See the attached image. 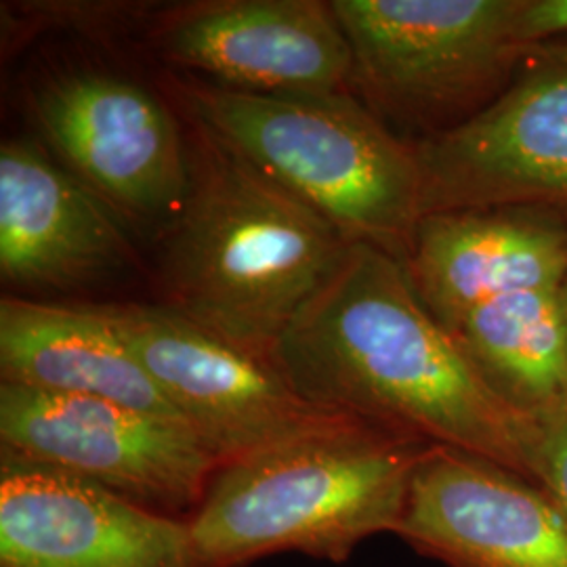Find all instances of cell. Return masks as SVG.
I'll return each mask as SVG.
<instances>
[{
	"label": "cell",
	"instance_id": "obj_1",
	"mask_svg": "<svg viewBox=\"0 0 567 567\" xmlns=\"http://www.w3.org/2000/svg\"><path fill=\"white\" fill-rule=\"evenodd\" d=\"M269 362L311 404L534 480L536 423L494 393L404 264L377 246H347Z\"/></svg>",
	"mask_w": 567,
	"mask_h": 567
},
{
	"label": "cell",
	"instance_id": "obj_2",
	"mask_svg": "<svg viewBox=\"0 0 567 567\" xmlns=\"http://www.w3.org/2000/svg\"><path fill=\"white\" fill-rule=\"evenodd\" d=\"M196 131L189 192L161 255L163 305L269 362L349 243L313 208Z\"/></svg>",
	"mask_w": 567,
	"mask_h": 567
},
{
	"label": "cell",
	"instance_id": "obj_3",
	"mask_svg": "<svg viewBox=\"0 0 567 567\" xmlns=\"http://www.w3.org/2000/svg\"><path fill=\"white\" fill-rule=\"evenodd\" d=\"M429 444L344 416L219 466L189 517L200 567L301 553L343 566L368 538L398 534Z\"/></svg>",
	"mask_w": 567,
	"mask_h": 567
},
{
	"label": "cell",
	"instance_id": "obj_4",
	"mask_svg": "<svg viewBox=\"0 0 567 567\" xmlns=\"http://www.w3.org/2000/svg\"><path fill=\"white\" fill-rule=\"evenodd\" d=\"M196 126L322 215L349 244L404 264L423 217L416 147L349 93L257 95L175 81Z\"/></svg>",
	"mask_w": 567,
	"mask_h": 567
},
{
	"label": "cell",
	"instance_id": "obj_5",
	"mask_svg": "<svg viewBox=\"0 0 567 567\" xmlns=\"http://www.w3.org/2000/svg\"><path fill=\"white\" fill-rule=\"evenodd\" d=\"M332 9L351 47V84L395 121H468L526 53L517 0H334Z\"/></svg>",
	"mask_w": 567,
	"mask_h": 567
},
{
	"label": "cell",
	"instance_id": "obj_6",
	"mask_svg": "<svg viewBox=\"0 0 567 567\" xmlns=\"http://www.w3.org/2000/svg\"><path fill=\"white\" fill-rule=\"evenodd\" d=\"M0 447L185 519L219 468L183 423L97 398L0 383Z\"/></svg>",
	"mask_w": 567,
	"mask_h": 567
},
{
	"label": "cell",
	"instance_id": "obj_7",
	"mask_svg": "<svg viewBox=\"0 0 567 567\" xmlns=\"http://www.w3.org/2000/svg\"><path fill=\"white\" fill-rule=\"evenodd\" d=\"M217 465L349 414L311 404L280 370L166 305H100Z\"/></svg>",
	"mask_w": 567,
	"mask_h": 567
},
{
	"label": "cell",
	"instance_id": "obj_8",
	"mask_svg": "<svg viewBox=\"0 0 567 567\" xmlns=\"http://www.w3.org/2000/svg\"><path fill=\"white\" fill-rule=\"evenodd\" d=\"M423 217L496 206H567V42L532 47L468 121L416 145Z\"/></svg>",
	"mask_w": 567,
	"mask_h": 567
},
{
	"label": "cell",
	"instance_id": "obj_9",
	"mask_svg": "<svg viewBox=\"0 0 567 567\" xmlns=\"http://www.w3.org/2000/svg\"><path fill=\"white\" fill-rule=\"evenodd\" d=\"M44 140L118 217L171 224L192 183L189 150L158 97L118 74L82 70L34 95Z\"/></svg>",
	"mask_w": 567,
	"mask_h": 567
},
{
	"label": "cell",
	"instance_id": "obj_10",
	"mask_svg": "<svg viewBox=\"0 0 567 567\" xmlns=\"http://www.w3.org/2000/svg\"><path fill=\"white\" fill-rule=\"evenodd\" d=\"M150 42L166 63L244 93L334 95L351 84V47L322 0L189 2L158 16Z\"/></svg>",
	"mask_w": 567,
	"mask_h": 567
},
{
	"label": "cell",
	"instance_id": "obj_11",
	"mask_svg": "<svg viewBox=\"0 0 567 567\" xmlns=\"http://www.w3.org/2000/svg\"><path fill=\"white\" fill-rule=\"evenodd\" d=\"M395 536L444 567H567L564 503L543 484L454 447H426Z\"/></svg>",
	"mask_w": 567,
	"mask_h": 567
},
{
	"label": "cell",
	"instance_id": "obj_12",
	"mask_svg": "<svg viewBox=\"0 0 567 567\" xmlns=\"http://www.w3.org/2000/svg\"><path fill=\"white\" fill-rule=\"evenodd\" d=\"M0 567H200L185 519L0 447Z\"/></svg>",
	"mask_w": 567,
	"mask_h": 567
},
{
	"label": "cell",
	"instance_id": "obj_13",
	"mask_svg": "<svg viewBox=\"0 0 567 567\" xmlns=\"http://www.w3.org/2000/svg\"><path fill=\"white\" fill-rule=\"evenodd\" d=\"M404 269L431 316L454 334L480 305L567 282V224L534 206L421 217Z\"/></svg>",
	"mask_w": 567,
	"mask_h": 567
},
{
	"label": "cell",
	"instance_id": "obj_14",
	"mask_svg": "<svg viewBox=\"0 0 567 567\" xmlns=\"http://www.w3.org/2000/svg\"><path fill=\"white\" fill-rule=\"evenodd\" d=\"M118 215L39 145L0 147V274L18 288H79L135 264Z\"/></svg>",
	"mask_w": 567,
	"mask_h": 567
},
{
	"label": "cell",
	"instance_id": "obj_15",
	"mask_svg": "<svg viewBox=\"0 0 567 567\" xmlns=\"http://www.w3.org/2000/svg\"><path fill=\"white\" fill-rule=\"evenodd\" d=\"M0 383L97 398L185 425L100 305L2 297Z\"/></svg>",
	"mask_w": 567,
	"mask_h": 567
},
{
	"label": "cell",
	"instance_id": "obj_16",
	"mask_svg": "<svg viewBox=\"0 0 567 567\" xmlns=\"http://www.w3.org/2000/svg\"><path fill=\"white\" fill-rule=\"evenodd\" d=\"M494 393L532 423L567 410L564 288L505 295L475 307L454 330Z\"/></svg>",
	"mask_w": 567,
	"mask_h": 567
},
{
	"label": "cell",
	"instance_id": "obj_17",
	"mask_svg": "<svg viewBox=\"0 0 567 567\" xmlns=\"http://www.w3.org/2000/svg\"><path fill=\"white\" fill-rule=\"evenodd\" d=\"M532 473L567 508V410L536 423Z\"/></svg>",
	"mask_w": 567,
	"mask_h": 567
},
{
	"label": "cell",
	"instance_id": "obj_18",
	"mask_svg": "<svg viewBox=\"0 0 567 567\" xmlns=\"http://www.w3.org/2000/svg\"><path fill=\"white\" fill-rule=\"evenodd\" d=\"M515 39L524 51L567 42V0H517Z\"/></svg>",
	"mask_w": 567,
	"mask_h": 567
},
{
	"label": "cell",
	"instance_id": "obj_19",
	"mask_svg": "<svg viewBox=\"0 0 567 567\" xmlns=\"http://www.w3.org/2000/svg\"><path fill=\"white\" fill-rule=\"evenodd\" d=\"M564 297H566V305H567V282H566V286H564Z\"/></svg>",
	"mask_w": 567,
	"mask_h": 567
}]
</instances>
